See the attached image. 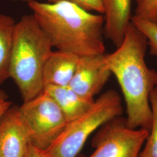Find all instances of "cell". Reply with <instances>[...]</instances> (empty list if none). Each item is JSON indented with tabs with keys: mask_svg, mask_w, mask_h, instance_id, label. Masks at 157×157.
<instances>
[{
	"mask_svg": "<svg viewBox=\"0 0 157 157\" xmlns=\"http://www.w3.org/2000/svg\"><path fill=\"white\" fill-rule=\"evenodd\" d=\"M148 42L145 35L132 23L117 50L104 54L108 70L117 79L126 106V122L130 128H151L150 97L156 86L155 72L146 64Z\"/></svg>",
	"mask_w": 157,
	"mask_h": 157,
	"instance_id": "cell-1",
	"label": "cell"
},
{
	"mask_svg": "<svg viewBox=\"0 0 157 157\" xmlns=\"http://www.w3.org/2000/svg\"><path fill=\"white\" fill-rule=\"evenodd\" d=\"M32 15L49 36L53 47L79 56L104 54V17L61 0L28 3Z\"/></svg>",
	"mask_w": 157,
	"mask_h": 157,
	"instance_id": "cell-2",
	"label": "cell"
},
{
	"mask_svg": "<svg viewBox=\"0 0 157 157\" xmlns=\"http://www.w3.org/2000/svg\"><path fill=\"white\" fill-rule=\"evenodd\" d=\"M52 48L49 36L32 14L23 15L16 22L10 78L17 85L23 102L44 91L43 72Z\"/></svg>",
	"mask_w": 157,
	"mask_h": 157,
	"instance_id": "cell-3",
	"label": "cell"
},
{
	"mask_svg": "<svg viewBox=\"0 0 157 157\" xmlns=\"http://www.w3.org/2000/svg\"><path fill=\"white\" fill-rule=\"evenodd\" d=\"M122 100L118 92L109 90L94 100L90 108L67 123L62 133L45 151L48 157H78L87 139L102 124L121 116Z\"/></svg>",
	"mask_w": 157,
	"mask_h": 157,
	"instance_id": "cell-4",
	"label": "cell"
},
{
	"mask_svg": "<svg viewBox=\"0 0 157 157\" xmlns=\"http://www.w3.org/2000/svg\"><path fill=\"white\" fill-rule=\"evenodd\" d=\"M30 143L42 151L50 147L67 124L63 112L45 91L19 106Z\"/></svg>",
	"mask_w": 157,
	"mask_h": 157,
	"instance_id": "cell-5",
	"label": "cell"
},
{
	"mask_svg": "<svg viewBox=\"0 0 157 157\" xmlns=\"http://www.w3.org/2000/svg\"><path fill=\"white\" fill-rule=\"evenodd\" d=\"M149 133L144 128H130L121 116L114 117L97 130L91 140L94 152L82 157H139Z\"/></svg>",
	"mask_w": 157,
	"mask_h": 157,
	"instance_id": "cell-6",
	"label": "cell"
},
{
	"mask_svg": "<svg viewBox=\"0 0 157 157\" xmlns=\"http://www.w3.org/2000/svg\"><path fill=\"white\" fill-rule=\"evenodd\" d=\"M104 54L78 58L69 86L86 99L94 100V97L100 93L112 75L104 63Z\"/></svg>",
	"mask_w": 157,
	"mask_h": 157,
	"instance_id": "cell-7",
	"label": "cell"
},
{
	"mask_svg": "<svg viewBox=\"0 0 157 157\" xmlns=\"http://www.w3.org/2000/svg\"><path fill=\"white\" fill-rule=\"evenodd\" d=\"M29 143L19 106L12 105L0 119V157H24Z\"/></svg>",
	"mask_w": 157,
	"mask_h": 157,
	"instance_id": "cell-8",
	"label": "cell"
},
{
	"mask_svg": "<svg viewBox=\"0 0 157 157\" xmlns=\"http://www.w3.org/2000/svg\"><path fill=\"white\" fill-rule=\"evenodd\" d=\"M101 1L104 8V35L117 47L131 23V0Z\"/></svg>",
	"mask_w": 157,
	"mask_h": 157,
	"instance_id": "cell-9",
	"label": "cell"
},
{
	"mask_svg": "<svg viewBox=\"0 0 157 157\" xmlns=\"http://www.w3.org/2000/svg\"><path fill=\"white\" fill-rule=\"evenodd\" d=\"M79 56L64 51H52L43 72L44 87L69 86L73 78Z\"/></svg>",
	"mask_w": 157,
	"mask_h": 157,
	"instance_id": "cell-10",
	"label": "cell"
},
{
	"mask_svg": "<svg viewBox=\"0 0 157 157\" xmlns=\"http://www.w3.org/2000/svg\"><path fill=\"white\" fill-rule=\"evenodd\" d=\"M44 91L55 101L63 112L67 123L78 118L92 105L94 100H89L78 95L69 86L44 87Z\"/></svg>",
	"mask_w": 157,
	"mask_h": 157,
	"instance_id": "cell-11",
	"label": "cell"
},
{
	"mask_svg": "<svg viewBox=\"0 0 157 157\" xmlns=\"http://www.w3.org/2000/svg\"><path fill=\"white\" fill-rule=\"evenodd\" d=\"M16 22L9 15H0V86L10 78V67Z\"/></svg>",
	"mask_w": 157,
	"mask_h": 157,
	"instance_id": "cell-12",
	"label": "cell"
},
{
	"mask_svg": "<svg viewBox=\"0 0 157 157\" xmlns=\"http://www.w3.org/2000/svg\"><path fill=\"white\" fill-rule=\"evenodd\" d=\"M150 102L152 111L151 128L139 157H157V85L152 91Z\"/></svg>",
	"mask_w": 157,
	"mask_h": 157,
	"instance_id": "cell-13",
	"label": "cell"
},
{
	"mask_svg": "<svg viewBox=\"0 0 157 157\" xmlns=\"http://www.w3.org/2000/svg\"><path fill=\"white\" fill-rule=\"evenodd\" d=\"M132 23L145 35L150 54L157 56V23L139 19L133 16Z\"/></svg>",
	"mask_w": 157,
	"mask_h": 157,
	"instance_id": "cell-14",
	"label": "cell"
},
{
	"mask_svg": "<svg viewBox=\"0 0 157 157\" xmlns=\"http://www.w3.org/2000/svg\"><path fill=\"white\" fill-rule=\"evenodd\" d=\"M136 18L157 23V0H135Z\"/></svg>",
	"mask_w": 157,
	"mask_h": 157,
	"instance_id": "cell-15",
	"label": "cell"
},
{
	"mask_svg": "<svg viewBox=\"0 0 157 157\" xmlns=\"http://www.w3.org/2000/svg\"><path fill=\"white\" fill-rule=\"evenodd\" d=\"M61 0H47L48 2H56ZM71 2L87 11H95L102 14L104 13V8L101 0H65Z\"/></svg>",
	"mask_w": 157,
	"mask_h": 157,
	"instance_id": "cell-16",
	"label": "cell"
},
{
	"mask_svg": "<svg viewBox=\"0 0 157 157\" xmlns=\"http://www.w3.org/2000/svg\"><path fill=\"white\" fill-rule=\"evenodd\" d=\"M12 105L11 101L6 92L0 90V119Z\"/></svg>",
	"mask_w": 157,
	"mask_h": 157,
	"instance_id": "cell-17",
	"label": "cell"
},
{
	"mask_svg": "<svg viewBox=\"0 0 157 157\" xmlns=\"http://www.w3.org/2000/svg\"><path fill=\"white\" fill-rule=\"evenodd\" d=\"M24 157H48L43 151L39 149L35 146L29 143Z\"/></svg>",
	"mask_w": 157,
	"mask_h": 157,
	"instance_id": "cell-18",
	"label": "cell"
},
{
	"mask_svg": "<svg viewBox=\"0 0 157 157\" xmlns=\"http://www.w3.org/2000/svg\"><path fill=\"white\" fill-rule=\"evenodd\" d=\"M13 1H22V2H25L28 3L29 2H30L32 0H13Z\"/></svg>",
	"mask_w": 157,
	"mask_h": 157,
	"instance_id": "cell-19",
	"label": "cell"
},
{
	"mask_svg": "<svg viewBox=\"0 0 157 157\" xmlns=\"http://www.w3.org/2000/svg\"><path fill=\"white\" fill-rule=\"evenodd\" d=\"M155 79H156V85H157V72H155Z\"/></svg>",
	"mask_w": 157,
	"mask_h": 157,
	"instance_id": "cell-20",
	"label": "cell"
}]
</instances>
